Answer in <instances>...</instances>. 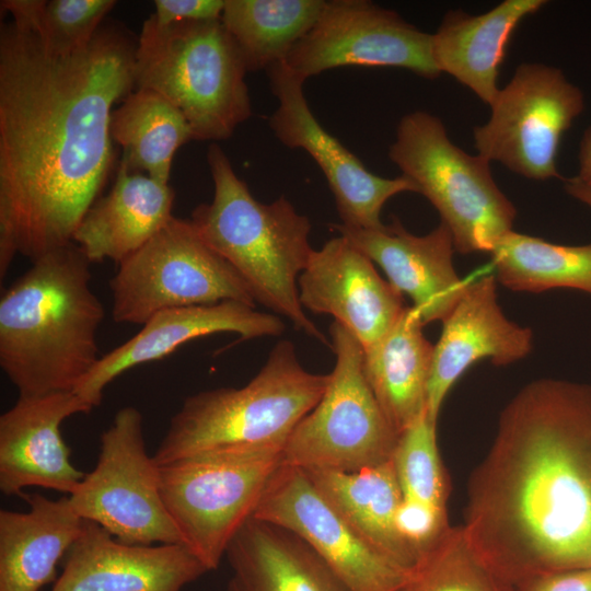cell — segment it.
Instances as JSON below:
<instances>
[{
    "mask_svg": "<svg viewBox=\"0 0 591 591\" xmlns=\"http://www.w3.org/2000/svg\"><path fill=\"white\" fill-rule=\"evenodd\" d=\"M473 129L477 154L526 178L559 177L556 158L564 132L583 109V95L560 69L520 65Z\"/></svg>",
    "mask_w": 591,
    "mask_h": 591,
    "instance_id": "7c38bea8",
    "label": "cell"
},
{
    "mask_svg": "<svg viewBox=\"0 0 591 591\" xmlns=\"http://www.w3.org/2000/svg\"><path fill=\"white\" fill-rule=\"evenodd\" d=\"M490 255L497 281L511 290L569 288L591 294V244H554L512 230Z\"/></svg>",
    "mask_w": 591,
    "mask_h": 591,
    "instance_id": "f546056e",
    "label": "cell"
},
{
    "mask_svg": "<svg viewBox=\"0 0 591 591\" xmlns=\"http://www.w3.org/2000/svg\"><path fill=\"white\" fill-rule=\"evenodd\" d=\"M405 591H518L470 549L461 530L448 534L412 570Z\"/></svg>",
    "mask_w": 591,
    "mask_h": 591,
    "instance_id": "1f68e13d",
    "label": "cell"
},
{
    "mask_svg": "<svg viewBox=\"0 0 591 591\" xmlns=\"http://www.w3.org/2000/svg\"><path fill=\"white\" fill-rule=\"evenodd\" d=\"M72 242L32 262L0 299V367L19 397L73 392L99 356L102 302Z\"/></svg>",
    "mask_w": 591,
    "mask_h": 591,
    "instance_id": "3957f363",
    "label": "cell"
},
{
    "mask_svg": "<svg viewBox=\"0 0 591 591\" xmlns=\"http://www.w3.org/2000/svg\"><path fill=\"white\" fill-rule=\"evenodd\" d=\"M111 137L123 148L120 163L169 184L175 152L193 139L185 116L155 91L135 89L113 109Z\"/></svg>",
    "mask_w": 591,
    "mask_h": 591,
    "instance_id": "83f0119b",
    "label": "cell"
},
{
    "mask_svg": "<svg viewBox=\"0 0 591 591\" xmlns=\"http://www.w3.org/2000/svg\"><path fill=\"white\" fill-rule=\"evenodd\" d=\"M285 324L239 301L169 309L151 316L124 344L101 356L73 391L92 408L99 406L105 387L131 368L161 360L187 341L217 333H235L244 339L279 336Z\"/></svg>",
    "mask_w": 591,
    "mask_h": 591,
    "instance_id": "d6986e66",
    "label": "cell"
},
{
    "mask_svg": "<svg viewBox=\"0 0 591 591\" xmlns=\"http://www.w3.org/2000/svg\"><path fill=\"white\" fill-rule=\"evenodd\" d=\"M174 190L119 163L109 193L86 211L72 242L90 263L117 265L147 244L174 217Z\"/></svg>",
    "mask_w": 591,
    "mask_h": 591,
    "instance_id": "7402d4cb",
    "label": "cell"
},
{
    "mask_svg": "<svg viewBox=\"0 0 591 591\" xmlns=\"http://www.w3.org/2000/svg\"><path fill=\"white\" fill-rule=\"evenodd\" d=\"M225 591H350L296 533L251 517L230 542Z\"/></svg>",
    "mask_w": 591,
    "mask_h": 591,
    "instance_id": "603a6c76",
    "label": "cell"
},
{
    "mask_svg": "<svg viewBox=\"0 0 591 591\" xmlns=\"http://www.w3.org/2000/svg\"><path fill=\"white\" fill-rule=\"evenodd\" d=\"M304 472L369 544L412 573L417 559L395 525L403 496L392 459L356 472Z\"/></svg>",
    "mask_w": 591,
    "mask_h": 591,
    "instance_id": "4316f807",
    "label": "cell"
},
{
    "mask_svg": "<svg viewBox=\"0 0 591 591\" xmlns=\"http://www.w3.org/2000/svg\"><path fill=\"white\" fill-rule=\"evenodd\" d=\"M462 536L514 589L591 564V386L542 379L501 413Z\"/></svg>",
    "mask_w": 591,
    "mask_h": 591,
    "instance_id": "7a4b0ae2",
    "label": "cell"
},
{
    "mask_svg": "<svg viewBox=\"0 0 591 591\" xmlns=\"http://www.w3.org/2000/svg\"><path fill=\"white\" fill-rule=\"evenodd\" d=\"M92 409L74 392L19 397L0 416L1 493L23 497L37 486L71 495L86 473L71 463L60 426Z\"/></svg>",
    "mask_w": 591,
    "mask_h": 591,
    "instance_id": "ac0fdd59",
    "label": "cell"
},
{
    "mask_svg": "<svg viewBox=\"0 0 591 591\" xmlns=\"http://www.w3.org/2000/svg\"><path fill=\"white\" fill-rule=\"evenodd\" d=\"M28 511L0 510V591H39L81 533L69 497L26 494Z\"/></svg>",
    "mask_w": 591,
    "mask_h": 591,
    "instance_id": "cb8c5ba5",
    "label": "cell"
},
{
    "mask_svg": "<svg viewBox=\"0 0 591 591\" xmlns=\"http://www.w3.org/2000/svg\"><path fill=\"white\" fill-rule=\"evenodd\" d=\"M518 591H591V568L545 573L528 581Z\"/></svg>",
    "mask_w": 591,
    "mask_h": 591,
    "instance_id": "e575fe53",
    "label": "cell"
},
{
    "mask_svg": "<svg viewBox=\"0 0 591 591\" xmlns=\"http://www.w3.org/2000/svg\"><path fill=\"white\" fill-rule=\"evenodd\" d=\"M206 572L184 545H129L83 520L51 591H182Z\"/></svg>",
    "mask_w": 591,
    "mask_h": 591,
    "instance_id": "e0dca14e",
    "label": "cell"
},
{
    "mask_svg": "<svg viewBox=\"0 0 591 591\" xmlns=\"http://www.w3.org/2000/svg\"><path fill=\"white\" fill-rule=\"evenodd\" d=\"M581 184L591 188V127L584 132L579 151V175Z\"/></svg>",
    "mask_w": 591,
    "mask_h": 591,
    "instance_id": "d590c367",
    "label": "cell"
},
{
    "mask_svg": "<svg viewBox=\"0 0 591 591\" xmlns=\"http://www.w3.org/2000/svg\"><path fill=\"white\" fill-rule=\"evenodd\" d=\"M283 63L304 80L345 66L404 68L427 79L441 74L432 55V34L367 0L325 1Z\"/></svg>",
    "mask_w": 591,
    "mask_h": 591,
    "instance_id": "4fadbf2b",
    "label": "cell"
},
{
    "mask_svg": "<svg viewBox=\"0 0 591 591\" xmlns=\"http://www.w3.org/2000/svg\"><path fill=\"white\" fill-rule=\"evenodd\" d=\"M324 0H225L221 21L247 71L283 62L318 19Z\"/></svg>",
    "mask_w": 591,
    "mask_h": 591,
    "instance_id": "f1b7e54d",
    "label": "cell"
},
{
    "mask_svg": "<svg viewBox=\"0 0 591 591\" xmlns=\"http://www.w3.org/2000/svg\"><path fill=\"white\" fill-rule=\"evenodd\" d=\"M565 189L570 196L591 207V188L581 184L577 178L567 179Z\"/></svg>",
    "mask_w": 591,
    "mask_h": 591,
    "instance_id": "8d00e7d4",
    "label": "cell"
},
{
    "mask_svg": "<svg viewBox=\"0 0 591 591\" xmlns=\"http://www.w3.org/2000/svg\"><path fill=\"white\" fill-rule=\"evenodd\" d=\"M151 16L159 25L221 19L225 0H154Z\"/></svg>",
    "mask_w": 591,
    "mask_h": 591,
    "instance_id": "836d02e7",
    "label": "cell"
},
{
    "mask_svg": "<svg viewBox=\"0 0 591 591\" xmlns=\"http://www.w3.org/2000/svg\"><path fill=\"white\" fill-rule=\"evenodd\" d=\"M0 26V278L18 255L72 243L113 169L114 105L135 90L137 39L103 23L85 46L50 47L18 15Z\"/></svg>",
    "mask_w": 591,
    "mask_h": 591,
    "instance_id": "6da1fadb",
    "label": "cell"
},
{
    "mask_svg": "<svg viewBox=\"0 0 591 591\" xmlns=\"http://www.w3.org/2000/svg\"><path fill=\"white\" fill-rule=\"evenodd\" d=\"M329 379L331 373L305 370L294 345L280 340L243 387L188 396L171 418L153 459L162 466L207 452L283 447L318 403Z\"/></svg>",
    "mask_w": 591,
    "mask_h": 591,
    "instance_id": "5b68a950",
    "label": "cell"
},
{
    "mask_svg": "<svg viewBox=\"0 0 591 591\" xmlns=\"http://www.w3.org/2000/svg\"><path fill=\"white\" fill-rule=\"evenodd\" d=\"M253 517L296 533L350 591H403L409 582L410 572L369 544L298 467L276 470Z\"/></svg>",
    "mask_w": 591,
    "mask_h": 591,
    "instance_id": "5bb4252c",
    "label": "cell"
},
{
    "mask_svg": "<svg viewBox=\"0 0 591 591\" xmlns=\"http://www.w3.org/2000/svg\"><path fill=\"white\" fill-rule=\"evenodd\" d=\"M403 591H405V590H403Z\"/></svg>",
    "mask_w": 591,
    "mask_h": 591,
    "instance_id": "f35d334b",
    "label": "cell"
},
{
    "mask_svg": "<svg viewBox=\"0 0 591 591\" xmlns=\"http://www.w3.org/2000/svg\"><path fill=\"white\" fill-rule=\"evenodd\" d=\"M392 460L404 499L445 509L448 487L437 421L427 412L399 433Z\"/></svg>",
    "mask_w": 591,
    "mask_h": 591,
    "instance_id": "d6a6232c",
    "label": "cell"
},
{
    "mask_svg": "<svg viewBox=\"0 0 591 591\" xmlns=\"http://www.w3.org/2000/svg\"><path fill=\"white\" fill-rule=\"evenodd\" d=\"M334 227L412 299L424 325L442 322L467 288L453 266V239L443 223L421 236L408 232L396 217L376 230Z\"/></svg>",
    "mask_w": 591,
    "mask_h": 591,
    "instance_id": "44dd1931",
    "label": "cell"
},
{
    "mask_svg": "<svg viewBox=\"0 0 591 591\" xmlns=\"http://www.w3.org/2000/svg\"><path fill=\"white\" fill-rule=\"evenodd\" d=\"M247 72L221 19L159 25L150 15L135 51V89L169 100L195 140H223L252 116Z\"/></svg>",
    "mask_w": 591,
    "mask_h": 591,
    "instance_id": "8992f818",
    "label": "cell"
},
{
    "mask_svg": "<svg viewBox=\"0 0 591 591\" xmlns=\"http://www.w3.org/2000/svg\"><path fill=\"white\" fill-rule=\"evenodd\" d=\"M283 447L201 453L160 466V493L186 546L208 569L253 517Z\"/></svg>",
    "mask_w": 591,
    "mask_h": 591,
    "instance_id": "ba28073f",
    "label": "cell"
},
{
    "mask_svg": "<svg viewBox=\"0 0 591 591\" xmlns=\"http://www.w3.org/2000/svg\"><path fill=\"white\" fill-rule=\"evenodd\" d=\"M109 287L117 323L143 325L164 310L223 301L255 308L241 275L201 239L190 220L176 217L118 264Z\"/></svg>",
    "mask_w": 591,
    "mask_h": 591,
    "instance_id": "30bf717a",
    "label": "cell"
},
{
    "mask_svg": "<svg viewBox=\"0 0 591 591\" xmlns=\"http://www.w3.org/2000/svg\"><path fill=\"white\" fill-rule=\"evenodd\" d=\"M73 510L129 545L183 544L160 493V466L149 455L142 415L117 410L100 437L95 467L71 495Z\"/></svg>",
    "mask_w": 591,
    "mask_h": 591,
    "instance_id": "8fae6325",
    "label": "cell"
},
{
    "mask_svg": "<svg viewBox=\"0 0 591 591\" xmlns=\"http://www.w3.org/2000/svg\"><path fill=\"white\" fill-rule=\"evenodd\" d=\"M298 288L303 309L334 316L363 349L378 343L407 306L373 262L343 235L312 251Z\"/></svg>",
    "mask_w": 591,
    "mask_h": 591,
    "instance_id": "2e32d148",
    "label": "cell"
},
{
    "mask_svg": "<svg viewBox=\"0 0 591 591\" xmlns=\"http://www.w3.org/2000/svg\"><path fill=\"white\" fill-rule=\"evenodd\" d=\"M114 0H2L1 8L30 22L58 51L85 46L114 8Z\"/></svg>",
    "mask_w": 591,
    "mask_h": 591,
    "instance_id": "4dcf8cb0",
    "label": "cell"
},
{
    "mask_svg": "<svg viewBox=\"0 0 591 591\" xmlns=\"http://www.w3.org/2000/svg\"><path fill=\"white\" fill-rule=\"evenodd\" d=\"M329 334L336 362L328 385L287 439L281 464L356 472L392 459L398 434L368 383L358 339L336 321Z\"/></svg>",
    "mask_w": 591,
    "mask_h": 591,
    "instance_id": "9c48e42d",
    "label": "cell"
},
{
    "mask_svg": "<svg viewBox=\"0 0 591 591\" xmlns=\"http://www.w3.org/2000/svg\"><path fill=\"white\" fill-rule=\"evenodd\" d=\"M589 568H591V564H590V567H589Z\"/></svg>",
    "mask_w": 591,
    "mask_h": 591,
    "instance_id": "74e56055",
    "label": "cell"
},
{
    "mask_svg": "<svg viewBox=\"0 0 591 591\" xmlns=\"http://www.w3.org/2000/svg\"><path fill=\"white\" fill-rule=\"evenodd\" d=\"M389 157L438 210L457 252L490 254L512 231L517 209L495 183L490 162L454 144L438 117L405 115Z\"/></svg>",
    "mask_w": 591,
    "mask_h": 591,
    "instance_id": "52a82bcc",
    "label": "cell"
},
{
    "mask_svg": "<svg viewBox=\"0 0 591 591\" xmlns=\"http://www.w3.org/2000/svg\"><path fill=\"white\" fill-rule=\"evenodd\" d=\"M424 326L417 311L407 305L393 327L363 349L368 383L398 436L427 412L434 345L425 337Z\"/></svg>",
    "mask_w": 591,
    "mask_h": 591,
    "instance_id": "484cf974",
    "label": "cell"
},
{
    "mask_svg": "<svg viewBox=\"0 0 591 591\" xmlns=\"http://www.w3.org/2000/svg\"><path fill=\"white\" fill-rule=\"evenodd\" d=\"M497 282L491 275L468 282L442 321L427 389V414L434 421L449 391L472 364L490 359L495 366H507L525 358L533 348L532 329L502 312Z\"/></svg>",
    "mask_w": 591,
    "mask_h": 591,
    "instance_id": "ffe728a7",
    "label": "cell"
},
{
    "mask_svg": "<svg viewBox=\"0 0 591 591\" xmlns=\"http://www.w3.org/2000/svg\"><path fill=\"white\" fill-rule=\"evenodd\" d=\"M278 107L268 124L286 147L305 150L323 171L335 197L343 225L357 229H381L384 204L393 196L417 193L415 184L401 175L385 178L370 172L363 163L334 136L328 134L311 112L303 90L304 79L283 62L267 69Z\"/></svg>",
    "mask_w": 591,
    "mask_h": 591,
    "instance_id": "9a60e30c",
    "label": "cell"
},
{
    "mask_svg": "<svg viewBox=\"0 0 591 591\" xmlns=\"http://www.w3.org/2000/svg\"><path fill=\"white\" fill-rule=\"evenodd\" d=\"M207 162L213 198L193 210L194 228L241 275L255 302L328 345L299 299L298 279L313 251L309 218L283 196L270 204L256 200L218 144L208 148Z\"/></svg>",
    "mask_w": 591,
    "mask_h": 591,
    "instance_id": "277c9868",
    "label": "cell"
},
{
    "mask_svg": "<svg viewBox=\"0 0 591 591\" xmlns=\"http://www.w3.org/2000/svg\"><path fill=\"white\" fill-rule=\"evenodd\" d=\"M544 0H505L482 14L449 11L432 34V55L447 72L490 105L498 92L499 67L520 22Z\"/></svg>",
    "mask_w": 591,
    "mask_h": 591,
    "instance_id": "d4e9b609",
    "label": "cell"
}]
</instances>
